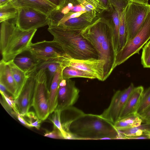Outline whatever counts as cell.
<instances>
[{
  "label": "cell",
  "mask_w": 150,
  "mask_h": 150,
  "mask_svg": "<svg viewBox=\"0 0 150 150\" xmlns=\"http://www.w3.org/2000/svg\"><path fill=\"white\" fill-rule=\"evenodd\" d=\"M70 139H120L118 130L112 122L100 115L83 114L70 123L68 131Z\"/></svg>",
  "instance_id": "cell-1"
},
{
  "label": "cell",
  "mask_w": 150,
  "mask_h": 150,
  "mask_svg": "<svg viewBox=\"0 0 150 150\" xmlns=\"http://www.w3.org/2000/svg\"><path fill=\"white\" fill-rule=\"evenodd\" d=\"M47 30L53 36V40L57 42L71 58H99L94 47L82 36V30L56 26H49Z\"/></svg>",
  "instance_id": "cell-2"
},
{
  "label": "cell",
  "mask_w": 150,
  "mask_h": 150,
  "mask_svg": "<svg viewBox=\"0 0 150 150\" xmlns=\"http://www.w3.org/2000/svg\"><path fill=\"white\" fill-rule=\"evenodd\" d=\"M16 18L1 23L0 49L2 59L6 62L28 50L37 29L23 31L16 24Z\"/></svg>",
  "instance_id": "cell-3"
},
{
  "label": "cell",
  "mask_w": 150,
  "mask_h": 150,
  "mask_svg": "<svg viewBox=\"0 0 150 150\" xmlns=\"http://www.w3.org/2000/svg\"><path fill=\"white\" fill-rule=\"evenodd\" d=\"M36 71V84L32 106L38 117L44 121L50 114L49 90L45 71L40 69Z\"/></svg>",
  "instance_id": "cell-4"
},
{
  "label": "cell",
  "mask_w": 150,
  "mask_h": 150,
  "mask_svg": "<svg viewBox=\"0 0 150 150\" xmlns=\"http://www.w3.org/2000/svg\"><path fill=\"white\" fill-rule=\"evenodd\" d=\"M28 50L39 61L58 60L67 66L71 58L65 53L60 45L54 40L32 43Z\"/></svg>",
  "instance_id": "cell-5"
},
{
  "label": "cell",
  "mask_w": 150,
  "mask_h": 150,
  "mask_svg": "<svg viewBox=\"0 0 150 150\" xmlns=\"http://www.w3.org/2000/svg\"><path fill=\"white\" fill-rule=\"evenodd\" d=\"M150 39V11L139 32L117 54L115 67L124 63L133 55L138 53L140 49Z\"/></svg>",
  "instance_id": "cell-6"
},
{
  "label": "cell",
  "mask_w": 150,
  "mask_h": 150,
  "mask_svg": "<svg viewBox=\"0 0 150 150\" xmlns=\"http://www.w3.org/2000/svg\"><path fill=\"white\" fill-rule=\"evenodd\" d=\"M150 11L148 4L130 1L126 8L125 15L128 34L127 42L132 39L141 28Z\"/></svg>",
  "instance_id": "cell-7"
},
{
  "label": "cell",
  "mask_w": 150,
  "mask_h": 150,
  "mask_svg": "<svg viewBox=\"0 0 150 150\" xmlns=\"http://www.w3.org/2000/svg\"><path fill=\"white\" fill-rule=\"evenodd\" d=\"M112 30L108 19L103 17H96L90 24L82 30L81 34L94 47L99 57L101 44Z\"/></svg>",
  "instance_id": "cell-8"
},
{
  "label": "cell",
  "mask_w": 150,
  "mask_h": 150,
  "mask_svg": "<svg viewBox=\"0 0 150 150\" xmlns=\"http://www.w3.org/2000/svg\"><path fill=\"white\" fill-rule=\"evenodd\" d=\"M16 24L23 31H28L49 24L47 16L33 8L26 7L18 8Z\"/></svg>",
  "instance_id": "cell-9"
},
{
  "label": "cell",
  "mask_w": 150,
  "mask_h": 150,
  "mask_svg": "<svg viewBox=\"0 0 150 150\" xmlns=\"http://www.w3.org/2000/svg\"><path fill=\"white\" fill-rule=\"evenodd\" d=\"M134 88L133 83H131L124 90L116 91L113 95L109 106L100 116L114 125L119 119L127 100Z\"/></svg>",
  "instance_id": "cell-10"
},
{
  "label": "cell",
  "mask_w": 150,
  "mask_h": 150,
  "mask_svg": "<svg viewBox=\"0 0 150 150\" xmlns=\"http://www.w3.org/2000/svg\"><path fill=\"white\" fill-rule=\"evenodd\" d=\"M79 92V89L75 86L74 81L70 79L62 78L59 84L55 110L61 111L73 106L78 99Z\"/></svg>",
  "instance_id": "cell-11"
},
{
  "label": "cell",
  "mask_w": 150,
  "mask_h": 150,
  "mask_svg": "<svg viewBox=\"0 0 150 150\" xmlns=\"http://www.w3.org/2000/svg\"><path fill=\"white\" fill-rule=\"evenodd\" d=\"M35 73L28 76L25 84L15 99L19 114L24 117L32 106L36 84Z\"/></svg>",
  "instance_id": "cell-12"
},
{
  "label": "cell",
  "mask_w": 150,
  "mask_h": 150,
  "mask_svg": "<svg viewBox=\"0 0 150 150\" xmlns=\"http://www.w3.org/2000/svg\"><path fill=\"white\" fill-rule=\"evenodd\" d=\"M105 62L103 59L89 58L79 59L71 58L67 66L87 72L96 79L103 81Z\"/></svg>",
  "instance_id": "cell-13"
},
{
  "label": "cell",
  "mask_w": 150,
  "mask_h": 150,
  "mask_svg": "<svg viewBox=\"0 0 150 150\" xmlns=\"http://www.w3.org/2000/svg\"><path fill=\"white\" fill-rule=\"evenodd\" d=\"M116 56L112 30L108 34L101 44L99 57V59H103L105 62L104 81L109 77L115 67Z\"/></svg>",
  "instance_id": "cell-14"
},
{
  "label": "cell",
  "mask_w": 150,
  "mask_h": 150,
  "mask_svg": "<svg viewBox=\"0 0 150 150\" xmlns=\"http://www.w3.org/2000/svg\"><path fill=\"white\" fill-rule=\"evenodd\" d=\"M13 60L15 64L28 76L36 72L40 62L28 50L17 55Z\"/></svg>",
  "instance_id": "cell-15"
},
{
  "label": "cell",
  "mask_w": 150,
  "mask_h": 150,
  "mask_svg": "<svg viewBox=\"0 0 150 150\" xmlns=\"http://www.w3.org/2000/svg\"><path fill=\"white\" fill-rule=\"evenodd\" d=\"M0 83L4 85L14 99L18 93V86L12 76L7 62L1 59L0 62Z\"/></svg>",
  "instance_id": "cell-16"
},
{
  "label": "cell",
  "mask_w": 150,
  "mask_h": 150,
  "mask_svg": "<svg viewBox=\"0 0 150 150\" xmlns=\"http://www.w3.org/2000/svg\"><path fill=\"white\" fill-rule=\"evenodd\" d=\"M144 91V88L142 86L134 87L127 100L119 120L130 115L136 114Z\"/></svg>",
  "instance_id": "cell-17"
},
{
  "label": "cell",
  "mask_w": 150,
  "mask_h": 150,
  "mask_svg": "<svg viewBox=\"0 0 150 150\" xmlns=\"http://www.w3.org/2000/svg\"><path fill=\"white\" fill-rule=\"evenodd\" d=\"M17 7H29L39 11L47 16L57 7L47 0H12Z\"/></svg>",
  "instance_id": "cell-18"
},
{
  "label": "cell",
  "mask_w": 150,
  "mask_h": 150,
  "mask_svg": "<svg viewBox=\"0 0 150 150\" xmlns=\"http://www.w3.org/2000/svg\"><path fill=\"white\" fill-rule=\"evenodd\" d=\"M65 67L61 66L55 74L49 87V108L50 114L56 109L57 105V98L59 84L62 79L63 69Z\"/></svg>",
  "instance_id": "cell-19"
},
{
  "label": "cell",
  "mask_w": 150,
  "mask_h": 150,
  "mask_svg": "<svg viewBox=\"0 0 150 150\" xmlns=\"http://www.w3.org/2000/svg\"><path fill=\"white\" fill-rule=\"evenodd\" d=\"M84 113L81 110L73 106L61 111L60 118L62 127L67 135L68 139H69V136L67 132L70 123Z\"/></svg>",
  "instance_id": "cell-20"
},
{
  "label": "cell",
  "mask_w": 150,
  "mask_h": 150,
  "mask_svg": "<svg viewBox=\"0 0 150 150\" xmlns=\"http://www.w3.org/2000/svg\"><path fill=\"white\" fill-rule=\"evenodd\" d=\"M62 65L67 66L64 63L58 60L40 61L36 71L40 69H43L45 71L48 88L55 74L59 67Z\"/></svg>",
  "instance_id": "cell-21"
},
{
  "label": "cell",
  "mask_w": 150,
  "mask_h": 150,
  "mask_svg": "<svg viewBox=\"0 0 150 150\" xmlns=\"http://www.w3.org/2000/svg\"><path fill=\"white\" fill-rule=\"evenodd\" d=\"M122 11L114 9L112 12H107V14L104 17L109 21L112 27L113 42L116 54L118 47L120 18Z\"/></svg>",
  "instance_id": "cell-22"
},
{
  "label": "cell",
  "mask_w": 150,
  "mask_h": 150,
  "mask_svg": "<svg viewBox=\"0 0 150 150\" xmlns=\"http://www.w3.org/2000/svg\"><path fill=\"white\" fill-rule=\"evenodd\" d=\"M55 9L59 13L63 15L71 13H88L84 7L77 0H64L61 5Z\"/></svg>",
  "instance_id": "cell-23"
},
{
  "label": "cell",
  "mask_w": 150,
  "mask_h": 150,
  "mask_svg": "<svg viewBox=\"0 0 150 150\" xmlns=\"http://www.w3.org/2000/svg\"><path fill=\"white\" fill-rule=\"evenodd\" d=\"M137 127L117 129L121 139H127L128 137L150 134V123H144Z\"/></svg>",
  "instance_id": "cell-24"
},
{
  "label": "cell",
  "mask_w": 150,
  "mask_h": 150,
  "mask_svg": "<svg viewBox=\"0 0 150 150\" xmlns=\"http://www.w3.org/2000/svg\"><path fill=\"white\" fill-rule=\"evenodd\" d=\"M142 123V120L139 116L133 114L118 120L114 124L117 129L137 127Z\"/></svg>",
  "instance_id": "cell-25"
},
{
  "label": "cell",
  "mask_w": 150,
  "mask_h": 150,
  "mask_svg": "<svg viewBox=\"0 0 150 150\" xmlns=\"http://www.w3.org/2000/svg\"><path fill=\"white\" fill-rule=\"evenodd\" d=\"M93 21L87 17L82 16L70 19L59 26L82 30Z\"/></svg>",
  "instance_id": "cell-26"
},
{
  "label": "cell",
  "mask_w": 150,
  "mask_h": 150,
  "mask_svg": "<svg viewBox=\"0 0 150 150\" xmlns=\"http://www.w3.org/2000/svg\"><path fill=\"white\" fill-rule=\"evenodd\" d=\"M7 62L10 68L12 76L18 87L17 96L25 84L28 76L15 64L13 60Z\"/></svg>",
  "instance_id": "cell-27"
},
{
  "label": "cell",
  "mask_w": 150,
  "mask_h": 150,
  "mask_svg": "<svg viewBox=\"0 0 150 150\" xmlns=\"http://www.w3.org/2000/svg\"><path fill=\"white\" fill-rule=\"evenodd\" d=\"M18 13V8L13 4L12 1L0 6V23L16 18Z\"/></svg>",
  "instance_id": "cell-28"
},
{
  "label": "cell",
  "mask_w": 150,
  "mask_h": 150,
  "mask_svg": "<svg viewBox=\"0 0 150 150\" xmlns=\"http://www.w3.org/2000/svg\"><path fill=\"white\" fill-rule=\"evenodd\" d=\"M127 7L123 11L120 18L118 47L116 54L124 47L127 41L128 34L125 19V13Z\"/></svg>",
  "instance_id": "cell-29"
},
{
  "label": "cell",
  "mask_w": 150,
  "mask_h": 150,
  "mask_svg": "<svg viewBox=\"0 0 150 150\" xmlns=\"http://www.w3.org/2000/svg\"><path fill=\"white\" fill-rule=\"evenodd\" d=\"M74 77H82L91 79H96L93 75L83 71L68 66L64 67L62 72V78L69 79Z\"/></svg>",
  "instance_id": "cell-30"
},
{
  "label": "cell",
  "mask_w": 150,
  "mask_h": 150,
  "mask_svg": "<svg viewBox=\"0 0 150 150\" xmlns=\"http://www.w3.org/2000/svg\"><path fill=\"white\" fill-rule=\"evenodd\" d=\"M77 0L84 7L87 12L94 18L97 17V13H102L106 11L100 3L94 0Z\"/></svg>",
  "instance_id": "cell-31"
},
{
  "label": "cell",
  "mask_w": 150,
  "mask_h": 150,
  "mask_svg": "<svg viewBox=\"0 0 150 150\" xmlns=\"http://www.w3.org/2000/svg\"><path fill=\"white\" fill-rule=\"evenodd\" d=\"M150 105V86L144 91L136 114L139 116Z\"/></svg>",
  "instance_id": "cell-32"
},
{
  "label": "cell",
  "mask_w": 150,
  "mask_h": 150,
  "mask_svg": "<svg viewBox=\"0 0 150 150\" xmlns=\"http://www.w3.org/2000/svg\"><path fill=\"white\" fill-rule=\"evenodd\" d=\"M61 111L55 110L49 117V119L53 123L54 126L58 128L61 131L65 139H67V136L63 130L61 121Z\"/></svg>",
  "instance_id": "cell-33"
},
{
  "label": "cell",
  "mask_w": 150,
  "mask_h": 150,
  "mask_svg": "<svg viewBox=\"0 0 150 150\" xmlns=\"http://www.w3.org/2000/svg\"><path fill=\"white\" fill-rule=\"evenodd\" d=\"M141 64L145 68H150V39L142 48Z\"/></svg>",
  "instance_id": "cell-34"
},
{
  "label": "cell",
  "mask_w": 150,
  "mask_h": 150,
  "mask_svg": "<svg viewBox=\"0 0 150 150\" xmlns=\"http://www.w3.org/2000/svg\"><path fill=\"white\" fill-rule=\"evenodd\" d=\"M25 116L28 117V120L27 121L30 124L31 127H35L38 129H40L42 120L36 113L33 111H29Z\"/></svg>",
  "instance_id": "cell-35"
},
{
  "label": "cell",
  "mask_w": 150,
  "mask_h": 150,
  "mask_svg": "<svg viewBox=\"0 0 150 150\" xmlns=\"http://www.w3.org/2000/svg\"><path fill=\"white\" fill-rule=\"evenodd\" d=\"M113 9L122 11L126 8L130 0H110Z\"/></svg>",
  "instance_id": "cell-36"
},
{
  "label": "cell",
  "mask_w": 150,
  "mask_h": 150,
  "mask_svg": "<svg viewBox=\"0 0 150 150\" xmlns=\"http://www.w3.org/2000/svg\"><path fill=\"white\" fill-rule=\"evenodd\" d=\"M44 136L54 139H64L60 130L54 126V129L52 131H49L46 130L44 133Z\"/></svg>",
  "instance_id": "cell-37"
},
{
  "label": "cell",
  "mask_w": 150,
  "mask_h": 150,
  "mask_svg": "<svg viewBox=\"0 0 150 150\" xmlns=\"http://www.w3.org/2000/svg\"><path fill=\"white\" fill-rule=\"evenodd\" d=\"M100 4L106 9V11H112L114 9L110 3V0H99Z\"/></svg>",
  "instance_id": "cell-38"
},
{
  "label": "cell",
  "mask_w": 150,
  "mask_h": 150,
  "mask_svg": "<svg viewBox=\"0 0 150 150\" xmlns=\"http://www.w3.org/2000/svg\"><path fill=\"white\" fill-rule=\"evenodd\" d=\"M139 116L142 120L150 118V105L146 108Z\"/></svg>",
  "instance_id": "cell-39"
},
{
  "label": "cell",
  "mask_w": 150,
  "mask_h": 150,
  "mask_svg": "<svg viewBox=\"0 0 150 150\" xmlns=\"http://www.w3.org/2000/svg\"><path fill=\"white\" fill-rule=\"evenodd\" d=\"M23 117L24 116L19 114L18 115L17 117L19 121L23 124L29 127H32L30 124L24 119Z\"/></svg>",
  "instance_id": "cell-40"
},
{
  "label": "cell",
  "mask_w": 150,
  "mask_h": 150,
  "mask_svg": "<svg viewBox=\"0 0 150 150\" xmlns=\"http://www.w3.org/2000/svg\"><path fill=\"white\" fill-rule=\"evenodd\" d=\"M128 139H150L149 134H144L139 136H134L128 137Z\"/></svg>",
  "instance_id": "cell-41"
},
{
  "label": "cell",
  "mask_w": 150,
  "mask_h": 150,
  "mask_svg": "<svg viewBox=\"0 0 150 150\" xmlns=\"http://www.w3.org/2000/svg\"><path fill=\"white\" fill-rule=\"evenodd\" d=\"M51 3L56 6L57 7H59L62 4L64 0H47Z\"/></svg>",
  "instance_id": "cell-42"
},
{
  "label": "cell",
  "mask_w": 150,
  "mask_h": 150,
  "mask_svg": "<svg viewBox=\"0 0 150 150\" xmlns=\"http://www.w3.org/2000/svg\"><path fill=\"white\" fill-rule=\"evenodd\" d=\"M131 1L138 2L142 4H147L149 0H130Z\"/></svg>",
  "instance_id": "cell-43"
},
{
  "label": "cell",
  "mask_w": 150,
  "mask_h": 150,
  "mask_svg": "<svg viewBox=\"0 0 150 150\" xmlns=\"http://www.w3.org/2000/svg\"><path fill=\"white\" fill-rule=\"evenodd\" d=\"M11 1L12 0H0V6L6 4Z\"/></svg>",
  "instance_id": "cell-44"
},
{
  "label": "cell",
  "mask_w": 150,
  "mask_h": 150,
  "mask_svg": "<svg viewBox=\"0 0 150 150\" xmlns=\"http://www.w3.org/2000/svg\"><path fill=\"white\" fill-rule=\"evenodd\" d=\"M142 120V123H150V118L143 120Z\"/></svg>",
  "instance_id": "cell-45"
},
{
  "label": "cell",
  "mask_w": 150,
  "mask_h": 150,
  "mask_svg": "<svg viewBox=\"0 0 150 150\" xmlns=\"http://www.w3.org/2000/svg\"><path fill=\"white\" fill-rule=\"evenodd\" d=\"M94 0L96 2H97L100 3V4L99 0Z\"/></svg>",
  "instance_id": "cell-46"
},
{
  "label": "cell",
  "mask_w": 150,
  "mask_h": 150,
  "mask_svg": "<svg viewBox=\"0 0 150 150\" xmlns=\"http://www.w3.org/2000/svg\"><path fill=\"white\" fill-rule=\"evenodd\" d=\"M148 6H149V8H150V4H148Z\"/></svg>",
  "instance_id": "cell-47"
},
{
  "label": "cell",
  "mask_w": 150,
  "mask_h": 150,
  "mask_svg": "<svg viewBox=\"0 0 150 150\" xmlns=\"http://www.w3.org/2000/svg\"><path fill=\"white\" fill-rule=\"evenodd\" d=\"M149 134V137H150V134Z\"/></svg>",
  "instance_id": "cell-48"
}]
</instances>
